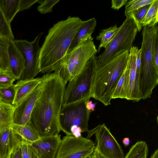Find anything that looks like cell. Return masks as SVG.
<instances>
[{
	"mask_svg": "<svg viewBox=\"0 0 158 158\" xmlns=\"http://www.w3.org/2000/svg\"></svg>",
	"mask_w": 158,
	"mask_h": 158,
	"instance_id": "44",
	"label": "cell"
},
{
	"mask_svg": "<svg viewBox=\"0 0 158 158\" xmlns=\"http://www.w3.org/2000/svg\"><path fill=\"white\" fill-rule=\"evenodd\" d=\"M96 103H93L92 101L89 100L86 103V107L87 110L91 112L94 111Z\"/></svg>",
	"mask_w": 158,
	"mask_h": 158,
	"instance_id": "38",
	"label": "cell"
},
{
	"mask_svg": "<svg viewBox=\"0 0 158 158\" xmlns=\"http://www.w3.org/2000/svg\"><path fill=\"white\" fill-rule=\"evenodd\" d=\"M16 80L7 72L0 71V88H7L13 86Z\"/></svg>",
	"mask_w": 158,
	"mask_h": 158,
	"instance_id": "31",
	"label": "cell"
},
{
	"mask_svg": "<svg viewBox=\"0 0 158 158\" xmlns=\"http://www.w3.org/2000/svg\"><path fill=\"white\" fill-rule=\"evenodd\" d=\"M15 106L11 104L0 101V133L13 123Z\"/></svg>",
	"mask_w": 158,
	"mask_h": 158,
	"instance_id": "20",
	"label": "cell"
},
{
	"mask_svg": "<svg viewBox=\"0 0 158 158\" xmlns=\"http://www.w3.org/2000/svg\"><path fill=\"white\" fill-rule=\"evenodd\" d=\"M96 145L94 149L104 158H124L121 147L105 123L93 129Z\"/></svg>",
	"mask_w": 158,
	"mask_h": 158,
	"instance_id": "11",
	"label": "cell"
},
{
	"mask_svg": "<svg viewBox=\"0 0 158 158\" xmlns=\"http://www.w3.org/2000/svg\"><path fill=\"white\" fill-rule=\"evenodd\" d=\"M129 52L119 53L111 60L95 69L90 97L105 106L110 101L118 81L127 67Z\"/></svg>",
	"mask_w": 158,
	"mask_h": 158,
	"instance_id": "3",
	"label": "cell"
},
{
	"mask_svg": "<svg viewBox=\"0 0 158 158\" xmlns=\"http://www.w3.org/2000/svg\"><path fill=\"white\" fill-rule=\"evenodd\" d=\"M15 95V90L13 85L7 88H0V98L5 102L11 104Z\"/></svg>",
	"mask_w": 158,
	"mask_h": 158,
	"instance_id": "33",
	"label": "cell"
},
{
	"mask_svg": "<svg viewBox=\"0 0 158 158\" xmlns=\"http://www.w3.org/2000/svg\"><path fill=\"white\" fill-rule=\"evenodd\" d=\"M40 32L32 41L26 40H14V43L22 54L25 60V67L19 80L32 79L40 73L39 68V56L41 47L40 40L43 35Z\"/></svg>",
	"mask_w": 158,
	"mask_h": 158,
	"instance_id": "9",
	"label": "cell"
},
{
	"mask_svg": "<svg viewBox=\"0 0 158 158\" xmlns=\"http://www.w3.org/2000/svg\"><path fill=\"white\" fill-rule=\"evenodd\" d=\"M126 17L119 31L105 51L96 56L97 66L105 64L120 52L130 51L138 31L133 19L130 16Z\"/></svg>",
	"mask_w": 158,
	"mask_h": 158,
	"instance_id": "6",
	"label": "cell"
},
{
	"mask_svg": "<svg viewBox=\"0 0 158 158\" xmlns=\"http://www.w3.org/2000/svg\"><path fill=\"white\" fill-rule=\"evenodd\" d=\"M138 47L133 46L129 52L128 64L129 67V84L126 99L135 101V89L136 75V62Z\"/></svg>",
	"mask_w": 158,
	"mask_h": 158,
	"instance_id": "17",
	"label": "cell"
},
{
	"mask_svg": "<svg viewBox=\"0 0 158 158\" xmlns=\"http://www.w3.org/2000/svg\"><path fill=\"white\" fill-rule=\"evenodd\" d=\"M10 156L8 158H10Z\"/></svg>",
	"mask_w": 158,
	"mask_h": 158,
	"instance_id": "43",
	"label": "cell"
},
{
	"mask_svg": "<svg viewBox=\"0 0 158 158\" xmlns=\"http://www.w3.org/2000/svg\"><path fill=\"white\" fill-rule=\"evenodd\" d=\"M8 68L7 71L19 80L25 67V60L15 45L14 40L7 39Z\"/></svg>",
	"mask_w": 158,
	"mask_h": 158,
	"instance_id": "14",
	"label": "cell"
},
{
	"mask_svg": "<svg viewBox=\"0 0 158 158\" xmlns=\"http://www.w3.org/2000/svg\"><path fill=\"white\" fill-rule=\"evenodd\" d=\"M151 4L147 5L140 8L129 15L131 16L134 19L138 31H140L142 29V27L141 22L149 8Z\"/></svg>",
	"mask_w": 158,
	"mask_h": 158,
	"instance_id": "28",
	"label": "cell"
},
{
	"mask_svg": "<svg viewBox=\"0 0 158 158\" xmlns=\"http://www.w3.org/2000/svg\"><path fill=\"white\" fill-rule=\"evenodd\" d=\"M6 39L0 36V70L7 72L8 60Z\"/></svg>",
	"mask_w": 158,
	"mask_h": 158,
	"instance_id": "26",
	"label": "cell"
},
{
	"mask_svg": "<svg viewBox=\"0 0 158 158\" xmlns=\"http://www.w3.org/2000/svg\"><path fill=\"white\" fill-rule=\"evenodd\" d=\"M0 8L9 24L19 11V0H0Z\"/></svg>",
	"mask_w": 158,
	"mask_h": 158,
	"instance_id": "21",
	"label": "cell"
},
{
	"mask_svg": "<svg viewBox=\"0 0 158 158\" xmlns=\"http://www.w3.org/2000/svg\"><path fill=\"white\" fill-rule=\"evenodd\" d=\"M59 1V0H39L38 2L40 5L37 7V10L41 14L52 12L53 7Z\"/></svg>",
	"mask_w": 158,
	"mask_h": 158,
	"instance_id": "32",
	"label": "cell"
},
{
	"mask_svg": "<svg viewBox=\"0 0 158 158\" xmlns=\"http://www.w3.org/2000/svg\"><path fill=\"white\" fill-rule=\"evenodd\" d=\"M150 158H158V150L157 149L152 155Z\"/></svg>",
	"mask_w": 158,
	"mask_h": 158,
	"instance_id": "41",
	"label": "cell"
},
{
	"mask_svg": "<svg viewBox=\"0 0 158 158\" xmlns=\"http://www.w3.org/2000/svg\"><path fill=\"white\" fill-rule=\"evenodd\" d=\"M120 28L116 24L110 27L102 30L96 38L97 40L100 41L97 50L99 52L101 49L104 48L105 49L115 37Z\"/></svg>",
	"mask_w": 158,
	"mask_h": 158,
	"instance_id": "23",
	"label": "cell"
},
{
	"mask_svg": "<svg viewBox=\"0 0 158 158\" xmlns=\"http://www.w3.org/2000/svg\"><path fill=\"white\" fill-rule=\"evenodd\" d=\"M61 141L60 135L41 137L28 143L38 158H55Z\"/></svg>",
	"mask_w": 158,
	"mask_h": 158,
	"instance_id": "13",
	"label": "cell"
},
{
	"mask_svg": "<svg viewBox=\"0 0 158 158\" xmlns=\"http://www.w3.org/2000/svg\"><path fill=\"white\" fill-rule=\"evenodd\" d=\"M123 143L125 147H127L129 146L130 143L129 138L128 137L124 138L123 140Z\"/></svg>",
	"mask_w": 158,
	"mask_h": 158,
	"instance_id": "40",
	"label": "cell"
},
{
	"mask_svg": "<svg viewBox=\"0 0 158 158\" xmlns=\"http://www.w3.org/2000/svg\"><path fill=\"white\" fill-rule=\"evenodd\" d=\"M10 158H23L21 144L13 151L10 155Z\"/></svg>",
	"mask_w": 158,
	"mask_h": 158,
	"instance_id": "37",
	"label": "cell"
},
{
	"mask_svg": "<svg viewBox=\"0 0 158 158\" xmlns=\"http://www.w3.org/2000/svg\"><path fill=\"white\" fill-rule=\"evenodd\" d=\"M148 152L146 142L138 141L131 147L124 158H147Z\"/></svg>",
	"mask_w": 158,
	"mask_h": 158,
	"instance_id": "25",
	"label": "cell"
},
{
	"mask_svg": "<svg viewBox=\"0 0 158 158\" xmlns=\"http://www.w3.org/2000/svg\"><path fill=\"white\" fill-rule=\"evenodd\" d=\"M96 55L87 62L83 70L69 81L65 87L63 105L90 98L93 75L96 65Z\"/></svg>",
	"mask_w": 158,
	"mask_h": 158,
	"instance_id": "7",
	"label": "cell"
},
{
	"mask_svg": "<svg viewBox=\"0 0 158 158\" xmlns=\"http://www.w3.org/2000/svg\"><path fill=\"white\" fill-rule=\"evenodd\" d=\"M42 77L41 91L31 116L40 137L56 135L61 131L59 117L66 85L58 72Z\"/></svg>",
	"mask_w": 158,
	"mask_h": 158,
	"instance_id": "1",
	"label": "cell"
},
{
	"mask_svg": "<svg viewBox=\"0 0 158 158\" xmlns=\"http://www.w3.org/2000/svg\"><path fill=\"white\" fill-rule=\"evenodd\" d=\"M156 26H144L142 31L141 64L139 85L140 95L143 100L151 97L153 90L158 83V71L154 66L152 52Z\"/></svg>",
	"mask_w": 158,
	"mask_h": 158,
	"instance_id": "4",
	"label": "cell"
},
{
	"mask_svg": "<svg viewBox=\"0 0 158 158\" xmlns=\"http://www.w3.org/2000/svg\"><path fill=\"white\" fill-rule=\"evenodd\" d=\"M95 148L89 139L66 135L61 139L55 158H90Z\"/></svg>",
	"mask_w": 158,
	"mask_h": 158,
	"instance_id": "10",
	"label": "cell"
},
{
	"mask_svg": "<svg viewBox=\"0 0 158 158\" xmlns=\"http://www.w3.org/2000/svg\"><path fill=\"white\" fill-rule=\"evenodd\" d=\"M23 139L10 127L0 133V158H8Z\"/></svg>",
	"mask_w": 158,
	"mask_h": 158,
	"instance_id": "15",
	"label": "cell"
},
{
	"mask_svg": "<svg viewBox=\"0 0 158 158\" xmlns=\"http://www.w3.org/2000/svg\"><path fill=\"white\" fill-rule=\"evenodd\" d=\"M153 63L156 70L158 71V27L156 25L153 36L152 48Z\"/></svg>",
	"mask_w": 158,
	"mask_h": 158,
	"instance_id": "30",
	"label": "cell"
},
{
	"mask_svg": "<svg viewBox=\"0 0 158 158\" xmlns=\"http://www.w3.org/2000/svg\"><path fill=\"white\" fill-rule=\"evenodd\" d=\"M129 67L128 63L116 86L112 96V99H126L129 84Z\"/></svg>",
	"mask_w": 158,
	"mask_h": 158,
	"instance_id": "22",
	"label": "cell"
},
{
	"mask_svg": "<svg viewBox=\"0 0 158 158\" xmlns=\"http://www.w3.org/2000/svg\"><path fill=\"white\" fill-rule=\"evenodd\" d=\"M35 88L16 105L15 106L13 123L25 125L31 121V114L40 95L43 79Z\"/></svg>",
	"mask_w": 158,
	"mask_h": 158,
	"instance_id": "12",
	"label": "cell"
},
{
	"mask_svg": "<svg viewBox=\"0 0 158 158\" xmlns=\"http://www.w3.org/2000/svg\"><path fill=\"white\" fill-rule=\"evenodd\" d=\"M0 36L14 40L10 24L6 20L0 8Z\"/></svg>",
	"mask_w": 158,
	"mask_h": 158,
	"instance_id": "29",
	"label": "cell"
},
{
	"mask_svg": "<svg viewBox=\"0 0 158 158\" xmlns=\"http://www.w3.org/2000/svg\"><path fill=\"white\" fill-rule=\"evenodd\" d=\"M96 24V20L94 17L86 21H83L72 40L68 52L75 47L79 43L91 36L94 31Z\"/></svg>",
	"mask_w": 158,
	"mask_h": 158,
	"instance_id": "18",
	"label": "cell"
},
{
	"mask_svg": "<svg viewBox=\"0 0 158 158\" xmlns=\"http://www.w3.org/2000/svg\"><path fill=\"white\" fill-rule=\"evenodd\" d=\"M42 77L26 80H19L13 87L15 90L14 100L11 104L15 106L30 94L39 84Z\"/></svg>",
	"mask_w": 158,
	"mask_h": 158,
	"instance_id": "16",
	"label": "cell"
},
{
	"mask_svg": "<svg viewBox=\"0 0 158 158\" xmlns=\"http://www.w3.org/2000/svg\"><path fill=\"white\" fill-rule=\"evenodd\" d=\"M158 22V0H155L151 4L141 22L142 27H152L157 25Z\"/></svg>",
	"mask_w": 158,
	"mask_h": 158,
	"instance_id": "24",
	"label": "cell"
},
{
	"mask_svg": "<svg viewBox=\"0 0 158 158\" xmlns=\"http://www.w3.org/2000/svg\"><path fill=\"white\" fill-rule=\"evenodd\" d=\"M92 36L68 52L56 72L65 84L79 74L89 59L97 52Z\"/></svg>",
	"mask_w": 158,
	"mask_h": 158,
	"instance_id": "5",
	"label": "cell"
},
{
	"mask_svg": "<svg viewBox=\"0 0 158 158\" xmlns=\"http://www.w3.org/2000/svg\"><path fill=\"white\" fill-rule=\"evenodd\" d=\"M155 0H131L126 4L125 15L126 17L140 8L152 4Z\"/></svg>",
	"mask_w": 158,
	"mask_h": 158,
	"instance_id": "27",
	"label": "cell"
},
{
	"mask_svg": "<svg viewBox=\"0 0 158 158\" xmlns=\"http://www.w3.org/2000/svg\"><path fill=\"white\" fill-rule=\"evenodd\" d=\"M23 158H38L28 142L23 139L21 143Z\"/></svg>",
	"mask_w": 158,
	"mask_h": 158,
	"instance_id": "34",
	"label": "cell"
},
{
	"mask_svg": "<svg viewBox=\"0 0 158 158\" xmlns=\"http://www.w3.org/2000/svg\"><path fill=\"white\" fill-rule=\"evenodd\" d=\"M90 98H87L69 104L63 105L59 117L60 130L67 135H71V129L77 127L82 132L88 133V123L91 112L86 107V102Z\"/></svg>",
	"mask_w": 158,
	"mask_h": 158,
	"instance_id": "8",
	"label": "cell"
},
{
	"mask_svg": "<svg viewBox=\"0 0 158 158\" xmlns=\"http://www.w3.org/2000/svg\"><path fill=\"white\" fill-rule=\"evenodd\" d=\"M10 127L15 133L27 142L32 143L40 138L31 121L23 125L13 123Z\"/></svg>",
	"mask_w": 158,
	"mask_h": 158,
	"instance_id": "19",
	"label": "cell"
},
{
	"mask_svg": "<svg viewBox=\"0 0 158 158\" xmlns=\"http://www.w3.org/2000/svg\"><path fill=\"white\" fill-rule=\"evenodd\" d=\"M2 101V100H1V99L0 98V101Z\"/></svg>",
	"mask_w": 158,
	"mask_h": 158,
	"instance_id": "42",
	"label": "cell"
},
{
	"mask_svg": "<svg viewBox=\"0 0 158 158\" xmlns=\"http://www.w3.org/2000/svg\"><path fill=\"white\" fill-rule=\"evenodd\" d=\"M127 2V0H112L111 8L118 10L123 6L126 4Z\"/></svg>",
	"mask_w": 158,
	"mask_h": 158,
	"instance_id": "36",
	"label": "cell"
},
{
	"mask_svg": "<svg viewBox=\"0 0 158 158\" xmlns=\"http://www.w3.org/2000/svg\"><path fill=\"white\" fill-rule=\"evenodd\" d=\"M39 0H19V11H22L31 8Z\"/></svg>",
	"mask_w": 158,
	"mask_h": 158,
	"instance_id": "35",
	"label": "cell"
},
{
	"mask_svg": "<svg viewBox=\"0 0 158 158\" xmlns=\"http://www.w3.org/2000/svg\"><path fill=\"white\" fill-rule=\"evenodd\" d=\"M90 158H104L96 150L94 151Z\"/></svg>",
	"mask_w": 158,
	"mask_h": 158,
	"instance_id": "39",
	"label": "cell"
},
{
	"mask_svg": "<svg viewBox=\"0 0 158 158\" xmlns=\"http://www.w3.org/2000/svg\"><path fill=\"white\" fill-rule=\"evenodd\" d=\"M83 21L79 17L69 16L49 29L39 55L40 73H49L59 70Z\"/></svg>",
	"mask_w": 158,
	"mask_h": 158,
	"instance_id": "2",
	"label": "cell"
}]
</instances>
